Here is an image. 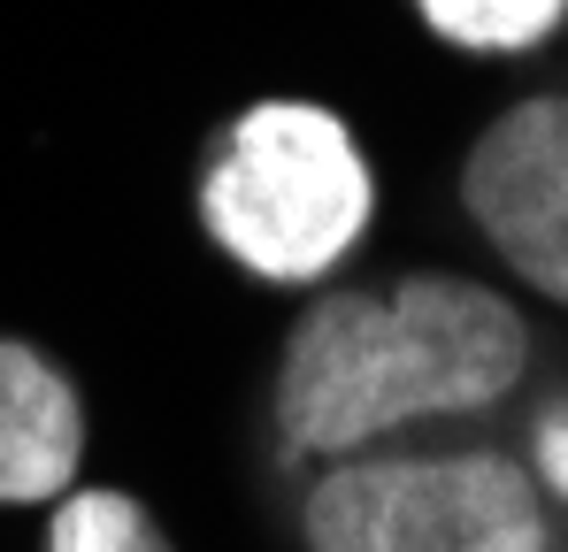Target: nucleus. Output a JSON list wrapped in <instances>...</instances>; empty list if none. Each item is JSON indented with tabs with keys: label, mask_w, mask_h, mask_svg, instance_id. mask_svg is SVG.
Returning <instances> with one entry per match:
<instances>
[{
	"label": "nucleus",
	"mask_w": 568,
	"mask_h": 552,
	"mask_svg": "<svg viewBox=\"0 0 568 552\" xmlns=\"http://www.w3.org/2000/svg\"><path fill=\"white\" fill-rule=\"evenodd\" d=\"M454 192L507 284L568 307V92L507 100L469 139Z\"/></svg>",
	"instance_id": "20e7f679"
},
{
	"label": "nucleus",
	"mask_w": 568,
	"mask_h": 552,
	"mask_svg": "<svg viewBox=\"0 0 568 552\" xmlns=\"http://www.w3.org/2000/svg\"><path fill=\"white\" fill-rule=\"evenodd\" d=\"M523 460H530L538 491L568 514V376L530 407V422H523Z\"/></svg>",
	"instance_id": "6e6552de"
},
{
	"label": "nucleus",
	"mask_w": 568,
	"mask_h": 552,
	"mask_svg": "<svg viewBox=\"0 0 568 552\" xmlns=\"http://www.w3.org/2000/svg\"><path fill=\"white\" fill-rule=\"evenodd\" d=\"M407 16L462 62H523L568 31V0H407Z\"/></svg>",
	"instance_id": "423d86ee"
},
{
	"label": "nucleus",
	"mask_w": 568,
	"mask_h": 552,
	"mask_svg": "<svg viewBox=\"0 0 568 552\" xmlns=\"http://www.w3.org/2000/svg\"><path fill=\"white\" fill-rule=\"evenodd\" d=\"M377 200L384 184L362 131L307 92L231 108L192 170V223L215 262L284 299H307L362 262Z\"/></svg>",
	"instance_id": "f03ea898"
},
{
	"label": "nucleus",
	"mask_w": 568,
	"mask_h": 552,
	"mask_svg": "<svg viewBox=\"0 0 568 552\" xmlns=\"http://www.w3.org/2000/svg\"><path fill=\"white\" fill-rule=\"evenodd\" d=\"M530 361L538 330L523 299L469 269L323 284L300 299L270 368V438L300 468L399 446L507 407L530 384Z\"/></svg>",
	"instance_id": "f257e3e1"
},
{
	"label": "nucleus",
	"mask_w": 568,
	"mask_h": 552,
	"mask_svg": "<svg viewBox=\"0 0 568 552\" xmlns=\"http://www.w3.org/2000/svg\"><path fill=\"white\" fill-rule=\"evenodd\" d=\"M39 552H178L162 530V514L123 491V483H70L47 522H39Z\"/></svg>",
	"instance_id": "0eeeda50"
},
{
	"label": "nucleus",
	"mask_w": 568,
	"mask_h": 552,
	"mask_svg": "<svg viewBox=\"0 0 568 552\" xmlns=\"http://www.w3.org/2000/svg\"><path fill=\"white\" fill-rule=\"evenodd\" d=\"M85 391L47 346L0 330V507H54L85 468Z\"/></svg>",
	"instance_id": "39448f33"
},
{
	"label": "nucleus",
	"mask_w": 568,
	"mask_h": 552,
	"mask_svg": "<svg viewBox=\"0 0 568 552\" xmlns=\"http://www.w3.org/2000/svg\"><path fill=\"white\" fill-rule=\"evenodd\" d=\"M554 499L507 446H369L300 491V552H561Z\"/></svg>",
	"instance_id": "7ed1b4c3"
}]
</instances>
